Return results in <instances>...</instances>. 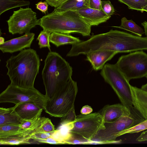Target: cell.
Returning <instances> with one entry per match:
<instances>
[{"label": "cell", "mask_w": 147, "mask_h": 147, "mask_svg": "<svg viewBox=\"0 0 147 147\" xmlns=\"http://www.w3.org/2000/svg\"><path fill=\"white\" fill-rule=\"evenodd\" d=\"M72 45L67 54V57L86 55L92 52L102 50L113 51L117 53H130L134 48L135 41L131 34L111 29L106 33L93 34L89 39Z\"/></svg>", "instance_id": "1"}, {"label": "cell", "mask_w": 147, "mask_h": 147, "mask_svg": "<svg viewBox=\"0 0 147 147\" xmlns=\"http://www.w3.org/2000/svg\"><path fill=\"white\" fill-rule=\"evenodd\" d=\"M7 75L11 84L25 88H33L38 73L40 60L33 49H24L16 55L11 56L6 61Z\"/></svg>", "instance_id": "2"}, {"label": "cell", "mask_w": 147, "mask_h": 147, "mask_svg": "<svg viewBox=\"0 0 147 147\" xmlns=\"http://www.w3.org/2000/svg\"><path fill=\"white\" fill-rule=\"evenodd\" d=\"M44 63L42 75L45 95L50 99L72 78V68L64 59L55 52L48 53Z\"/></svg>", "instance_id": "3"}, {"label": "cell", "mask_w": 147, "mask_h": 147, "mask_svg": "<svg viewBox=\"0 0 147 147\" xmlns=\"http://www.w3.org/2000/svg\"><path fill=\"white\" fill-rule=\"evenodd\" d=\"M39 25L43 30L51 33L76 32L86 36H90L91 31V26L74 10L62 12L53 10L40 19Z\"/></svg>", "instance_id": "4"}, {"label": "cell", "mask_w": 147, "mask_h": 147, "mask_svg": "<svg viewBox=\"0 0 147 147\" xmlns=\"http://www.w3.org/2000/svg\"><path fill=\"white\" fill-rule=\"evenodd\" d=\"M77 82L71 79L47 101L44 110L50 116L62 117L74 107L78 92Z\"/></svg>", "instance_id": "5"}, {"label": "cell", "mask_w": 147, "mask_h": 147, "mask_svg": "<svg viewBox=\"0 0 147 147\" xmlns=\"http://www.w3.org/2000/svg\"><path fill=\"white\" fill-rule=\"evenodd\" d=\"M100 74L105 81L111 87L123 105L133 114L138 113L133 105L131 86L115 64L107 63Z\"/></svg>", "instance_id": "6"}, {"label": "cell", "mask_w": 147, "mask_h": 147, "mask_svg": "<svg viewBox=\"0 0 147 147\" xmlns=\"http://www.w3.org/2000/svg\"><path fill=\"white\" fill-rule=\"evenodd\" d=\"M105 122L98 112L76 116L70 125L69 132L82 139L91 142L97 133L105 128Z\"/></svg>", "instance_id": "7"}, {"label": "cell", "mask_w": 147, "mask_h": 147, "mask_svg": "<svg viewBox=\"0 0 147 147\" xmlns=\"http://www.w3.org/2000/svg\"><path fill=\"white\" fill-rule=\"evenodd\" d=\"M115 64L129 82L147 76V54L142 50L121 56Z\"/></svg>", "instance_id": "8"}, {"label": "cell", "mask_w": 147, "mask_h": 147, "mask_svg": "<svg viewBox=\"0 0 147 147\" xmlns=\"http://www.w3.org/2000/svg\"><path fill=\"white\" fill-rule=\"evenodd\" d=\"M144 120L141 117L133 114L122 116L114 121L105 123V129L100 130L93 140L99 144L120 143L121 140H116V139L122 131Z\"/></svg>", "instance_id": "9"}, {"label": "cell", "mask_w": 147, "mask_h": 147, "mask_svg": "<svg viewBox=\"0 0 147 147\" xmlns=\"http://www.w3.org/2000/svg\"><path fill=\"white\" fill-rule=\"evenodd\" d=\"M49 99L34 88H25L11 83L0 94V103L9 102L16 105L32 102L44 110Z\"/></svg>", "instance_id": "10"}, {"label": "cell", "mask_w": 147, "mask_h": 147, "mask_svg": "<svg viewBox=\"0 0 147 147\" xmlns=\"http://www.w3.org/2000/svg\"><path fill=\"white\" fill-rule=\"evenodd\" d=\"M7 22L9 32L14 34L30 32L31 29L39 25L40 19H37L36 13L31 8L20 7L13 11Z\"/></svg>", "instance_id": "11"}, {"label": "cell", "mask_w": 147, "mask_h": 147, "mask_svg": "<svg viewBox=\"0 0 147 147\" xmlns=\"http://www.w3.org/2000/svg\"><path fill=\"white\" fill-rule=\"evenodd\" d=\"M35 34L25 33L22 36L14 38L0 44V49L3 53H12L29 48L34 38Z\"/></svg>", "instance_id": "12"}, {"label": "cell", "mask_w": 147, "mask_h": 147, "mask_svg": "<svg viewBox=\"0 0 147 147\" xmlns=\"http://www.w3.org/2000/svg\"><path fill=\"white\" fill-rule=\"evenodd\" d=\"M98 113L103 118L105 123L114 121L123 115H134L122 104L119 103L106 105Z\"/></svg>", "instance_id": "13"}, {"label": "cell", "mask_w": 147, "mask_h": 147, "mask_svg": "<svg viewBox=\"0 0 147 147\" xmlns=\"http://www.w3.org/2000/svg\"><path fill=\"white\" fill-rule=\"evenodd\" d=\"M74 11L77 12L91 26H98L106 22L111 17L103 11L89 7Z\"/></svg>", "instance_id": "14"}, {"label": "cell", "mask_w": 147, "mask_h": 147, "mask_svg": "<svg viewBox=\"0 0 147 147\" xmlns=\"http://www.w3.org/2000/svg\"><path fill=\"white\" fill-rule=\"evenodd\" d=\"M117 53L114 51L102 50L90 52L86 55L87 60L91 63L95 71L102 69L105 63Z\"/></svg>", "instance_id": "15"}, {"label": "cell", "mask_w": 147, "mask_h": 147, "mask_svg": "<svg viewBox=\"0 0 147 147\" xmlns=\"http://www.w3.org/2000/svg\"><path fill=\"white\" fill-rule=\"evenodd\" d=\"M134 109L145 120L147 119V92L141 88L131 86Z\"/></svg>", "instance_id": "16"}, {"label": "cell", "mask_w": 147, "mask_h": 147, "mask_svg": "<svg viewBox=\"0 0 147 147\" xmlns=\"http://www.w3.org/2000/svg\"><path fill=\"white\" fill-rule=\"evenodd\" d=\"M13 107L15 112L23 120L31 119L41 115L43 110L37 104L30 102L16 105Z\"/></svg>", "instance_id": "17"}, {"label": "cell", "mask_w": 147, "mask_h": 147, "mask_svg": "<svg viewBox=\"0 0 147 147\" xmlns=\"http://www.w3.org/2000/svg\"><path fill=\"white\" fill-rule=\"evenodd\" d=\"M49 40L50 42L57 47L66 44L73 45L82 41L70 34L57 32L51 33Z\"/></svg>", "instance_id": "18"}, {"label": "cell", "mask_w": 147, "mask_h": 147, "mask_svg": "<svg viewBox=\"0 0 147 147\" xmlns=\"http://www.w3.org/2000/svg\"><path fill=\"white\" fill-rule=\"evenodd\" d=\"M23 121L15 112L13 107L7 108H0V125H19L22 123Z\"/></svg>", "instance_id": "19"}, {"label": "cell", "mask_w": 147, "mask_h": 147, "mask_svg": "<svg viewBox=\"0 0 147 147\" xmlns=\"http://www.w3.org/2000/svg\"><path fill=\"white\" fill-rule=\"evenodd\" d=\"M89 7V0H68L61 5L55 8L54 11L62 12L68 10H76Z\"/></svg>", "instance_id": "20"}, {"label": "cell", "mask_w": 147, "mask_h": 147, "mask_svg": "<svg viewBox=\"0 0 147 147\" xmlns=\"http://www.w3.org/2000/svg\"><path fill=\"white\" fill-rule=\"evenodd\" d=\"M121 21L120 26L113 27L128 31L139 36H142L145 33L144 30L132 20H128L125 17H123L121 18Z\"/></svg>", "instance_id": "21"}, {"label": "cell", "mask_w": 147, "mask_h": 147, "mask_svg": "<svg viewBox=\"0 0 147 147\" xmlns=\"http://www.w3.org/2000/svg\"><path fill=\"white\" fill-rule=\"evenodd\" d=\"M32 137L24 136L22 134L4 138H0V144L1 145H18L30 144Z\"/></svg>", "instance_id": "22"}, {"label": "cell", "mask_w": 147, "mask_h": 147, "mask_svg": "<svg viewBox=\"0 0 147 147\" xmlns=\"http://www.w3.org/2000/svg\"><path fill=\"white\" fill-rule=\"evenodd\" d=\"M30 4V2L26 0H0V15L9 10Z\"/></svg>", "instance_id": "23"}, {"label": "cell", "mask_w": 147, "mask_h": 147, "mask_svg": "<svg viewBox=\"0 0 147 147\" xmlns=\"http://www.w3.org/2000/svg\"><path fill=\"white\" fill-rule=\"evenodd\" d=\"M26 131L22 128L20 125L8 124L0 125V138L19 135Z\"/></svg>", "instance_id": "24"}, {"label": "cell", "mask_w": 147, "mask_h": 147, "mask_svg": "<svg viewBox=\"0 0 147 147\" xmlns=\"http://www.w3.org/2000/svg\"><path fill=\"white\" fill-rule=\"evenodd\" d=\"M126 5L129 9L143 12V9L147 5V0H118Z\"/></svg>", "instance_id": "25"}, {"label": "cell", "mask_w": 147, "mask_h": 147, "mask_svg": "<svg viewBox=\"0 0 147 147\" xmlns=\"http://www.w3.org/2000/svg\"><path fill=\"white\" fill-rule=\"evenodd\" d=\"M51 33L47 30L41 31L36 40L38 41V45L40 48L47 47L51 51L49 38Z\"/></svg>", "instance_id": "26"}, {"label": "cell", "mask_w": 147, "mask_h": 147, "mask_svg": "<svg viewBox=\"0 0 147 147\" xmlns=\"http://www.w3.org/2000/svg\"><path fill=\"white\" fill-rule=\"evenodd\" d=\"M147 129V119L144 120L134 126L122 131L119 136L122 135L129 134L138 133Z\"/></svg>", "instance_id": "27"}, {"label": "cell", "mask_w": 147, "mask_h": 147, "mask_svg": "<svg viewBox=\"0 0 147 147\" xmlns=\"http://www.w3.org/2000/svg\"><path fill=\"white\" fill-rule=\"evenodd\" d=\"M55 130L54 125L50 119L42 117V121L39 128V132L51 133L54 131Z\"/></svg>", "instance_id": "28"}, {"label": "cell", "mask_w": 147, "mask_h": 147, "mask_svg": "<svg viewBox=\"0 0 147 147\" xmlns=\"http://www.w3.org/2000/svg\"><path fill=\"white\" fill-rule=\"evenodd\" d=\"M76 117L74 107L67 115L61 117L60 126H67L71 124L75 120Z\"/></svg>", "instance_id": "29"}, {"label": "cell", "mask_w": 147, "mask_h": 147, "mask_svg": "<svg viewBox=\"0 0 147 147\" xmlns=\"http://www.w3.org/2000/svg\"><path fill=\"white\" fill-rule=\"evenodd\" d=\"M101 5L104 12L108 16L111 17L114 13L115 9L110 1H101Z\"/></svg>", "instance_id": "30"}, {"label": "cell", "mask_w": 147, "mask_h": 147, "mask_svg": "<svg viewBox=\"0 0 147 147\" xmlns=\"http://www.w3.org/2000/svg\"><path fill=\"white\" fill-rule=\"evenodd\" d=\"M35 141L40 143H46L52 144H61V143L56 139L53 135L47 138L43 139H39Z\"/></svg>", "instance_id": "31"}, {"label": "cell", "mask_w": 147, "mask_h": 147, "mask_svg": "<svg viewBox=\"0 0 147 147\" xmlns=\"http://www.w3.org/2000/svg\"><path fill=\"white\" fill-rule=\"evenodd\" d=\"M54 132L51 133H43L37 132L32 136V140H33L35 141L38 139L47 138L51 136Z\"/></svg>", "instance_id": "32"}, {"label": "cell", "mask_w": 147, "mask_h": 147, "mask_svg": "<svg viewBox=\"0 0 147 147\" xmlns=\"http://www.w3.org/2000/svg\"><path fill=\"white\" fill-rule=\"evenodd\" d=\"M101 0H89V7L104 12L101 7Z\"/></svg>", "instance_id": "33"}, {"label": "cell", "mask_w": 147, "mask_h": 147, "mask_svg": "<svg viewBox=\"0 0 147 147\" xmlns=\"http://www.w3.org/2000/svg\"><path fill=\"white\" fill-rule=\"evenodd\" d=\"M36 8L41 11L42 13L46 14L48 9L49 4L47 2L45 1H40L36 4Z\"/></svg>", "instance_id": "34"}, {"label": "cell", "mask_w": 147, "mask_h": 147, "mask_svg": "<svg viewBox=\"0 0 147 147\" xmlns=\"http://www.w3.org/2000/svg\"><path fill=\"white\" fill-rule=\"evenodd\" d=\"M48 4L55 8L61 5L68 0H45Z\"/></svg>", "instance_id": "35"}, {"label": "cell", "mask_w": 147, "mask_h": 147, "mask_svg": "<svg viewBox=\"0 0 147 147\" xmlns=\"http://www.w3.org/2000/svg\"><path fill=\"white\" fill-rule=\"evenodd\" d=\"M93 109L90 106L86 105L82 108L80 112L81 114L86 115L91 113Z\"/></svg>", "instance_id": "36"}, {"label": "cell", "mask_w": 147, "mask_h": 147, "mask_svg": "<svg viewBox=\"0 0 147 147\" xmlns=\"http://www.w3.org/2000/svg\"><path fill=\"white\" fill-rule=\"evenodd\" d=\"M136 140L138 142L147 141V130L142 132Z\"/></svg>", "instance_id": "37"}, {"label": "cell", "mask_w": 147, "mask_h": 147, "mask_svg": "<svg viewBox=\"0 0 147 147\" xmlns=\"http://www.w3.org/2000/svg\"><path fill=\"white\" fill-rule=\"evenodd\" d=\"M144 29V31L145 35L147 37V22L144 21L141 23Z\"/></svg>", "instance_id": "38"}, {"label": "cell", "mask_w": 147, "mask_h": 147, "mask_svg": "<svg viewBox=\"0 0 147 147\" xmlns=\"http://www.w3.org/2000/svg\"><path fill=\"white\" fill-rule=\"evenodd\" d=\"M141 88L143 90L147 92V83L143 85Z\"/></svg>", "instance_id": "39"}, {"label": "cell", "mask_w": 147, "mask_h": 147, "mask_svg": "<svg viewBox=\"0 0 147 147\" xmlns=\"http://www.w3.org/2000/svg\"><path fill=\"white\" fill-rule=\"evenodd\" d=\"M5 39L3 37H0V44H1L5 42Z\"/></svg>", "instance_id": "40"}, {"label": "cell", "mask_w": 147, "mask_h": 147, "mask_svg": "<svg viewBox=\"0 0 147 147\" xmlns=\"http://www.w3.org/2000/svg\"><path fill=\"white\" fill-rule=\"evenodd\" d=\"M143 11L147 12V5L144 7L143 9Z\"/></svg>", "instance_id": "41"}, {"label": "cell", "mask_w": 147, "mask_h": 147, "mask_svg": "<svg viewBox=\"0 0 147 147\" xmlns=\"http://www.w3.org/2000/svg\"><path fill=\"white\" fill-rule=\"evenodd\" d=\"M146 77V78L147 79V76Z\"/></svg>", "instance_id": "42"}]
</instances>
